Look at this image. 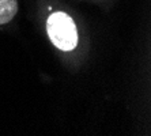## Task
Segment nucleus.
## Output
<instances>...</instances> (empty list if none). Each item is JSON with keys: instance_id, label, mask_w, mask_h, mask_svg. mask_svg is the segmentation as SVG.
<instances>
[{"instance_id": "f257e3e1", "label": "nucleus", "mask_w": 151, "mask_h": 136, "mask_svg": "<svg viewBox=\"0 0 151 136\" xmlns=\"http://www.w3.org/2000/svg\"><path fill=\"white\" fill-rule=\"evenodd\" d=\"M46 32L57 49L70 52L78 46V30L72 18L65 12H53L46 21Z\"/></svg>"}, {"instance_id": "f03ea898", "label": "nucleus", "mask_w": 151, "mask_h": 136, "mask_svg": "<svg viewBox=\"0 0 151 136\" xmlns=\"http://www.w3.org/2000/svg\"><path fill=\"white\" fill-rule=\"evenodd\" d=\"M18 12L17 0H0V24H6L14 19Z\"/></svg>"}]
</instances>
